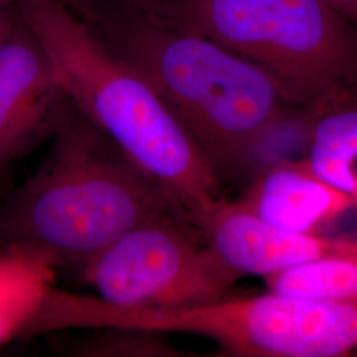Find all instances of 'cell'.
Returning <instances> with one entry per match:
<instances>
[{
  "mask_svg": "<svg viewBox=\"0 0 357 357\" xmlns=\"http://www.w3.org/2000/svg\"><path fill=\"white\" fill-rule=\"evenodd\" d=\"M168 213L181 215L75 110L44 165L0 206V250L40 255L57 268H81L128 230Z\"/></svg>",
  "mask_w": 357,
  "mask_h": 357,
  "instance_id": "obj_3",
  "label": "cell"
},
{
  "mask_svg": "<svg viewBox=\"0 0 357 357\" xmlns=\"http://www.w3.org/2000/svg\"><path fill=\"white\" fill-rule=\"evenodd\" d=\"M73 113L48 54L22 20L0 47V171L53 139Z\"/></svg>",
  "mask_w": 357,
  "mask_h": 357,
  "instance_id": "obj_7",
  "label": "cell"
},
{
  "mask_svg": "<svg viewBox=\"0 0 357 357\" xmlns=\"http://www.w3.org/2000/svg\"><path fill=\"white\" fill-rule=\"evenodd\" d=\"M236 202L270 225L295 233L342 234L357 225L356 204L319 178L305 158L257 168Z\"/></svg>",
  "mask_w": 357,
  "mask_h": 357,
  "instance_id": "obj_9",
  "label": "cell"
},
{
  "mask_svg": "<svg viewBox=\"0 0 357 357\" xmlns=\"http://www.w3.org/2000/svg\"><path fill=\"white\" fill-rule=\"evenodd\" d=\"M88 23L153 85L221 180L255 166L293 114L266 70L211 38L97 0Z\"/></svg>",
  "mask_w": 357,
  "mask_h": 357,
  "instance_id": "obj_1",
  "label": "cell"
},
{
  "mask_svg": "<svg viewBox=\"0 0 357 357\" xmlns=\"http://www.w3.org/2000/svg\"><path fill=\"white\" fill-rule=\"evenodd\" d=\"M298 119L308 166L357 206V84L321 94Z\"/></svg>",
  "mask_w": 357,
  "mask_h": 357,
  "instance_id": "obj_10",
  "label": "cell"
},
{
  "mask_svg": "<svg viewBox=\"0 0 357 357\" xmlns=\"http://www.w3.org/2000/svg\"><path fill=\"white\" fill-rule=\"evenodd\" d=\"M79 268L94 295L115 306L202 303L229 295L241 280L178 213L142 222Z\"/></svg>",
  "mask_w": 357,
  "mask_h": 357,
  "instance_id": "obj_6",
  "label": "cell"
},
{
  "mask_svg": "<svg viewBox=\"0 0 357 357\" xmlns=\"http://www.w3.org/2000/svg\"><path fill=\"white\" fill-rule=\"evenodd\" d=\"M115 6L142 13L153 20H159L166 13L171 0H107Z\"/></svg>",
  "mask_w": 357,
  "mask_h": 357,
  "instance_id": "obj_14",
  "label": "cell"
},
{
  "mask_svg": "<svg viewBox=\"0 0 357 357\" xmlns=\"http://www.w3.org/2000/svg\"><path fill=\"white\" fill-rule=\"evenodd\" d=\"M22 20L16 1H0V47L13 36Z\"/></svg>",
  "mask_w": 357,
  "mask_h": 357,
  "instance_id": "obj_15",
  "label": "cell"
},
{
  "mask_svg": "<svg viewBox=\"0 0 357 357\" xmlns=\"http://www.w3.org/2000/svg\"><path fill=\"white\" fill-rule=\"evenodd\" d=\"M82 339L73 352L81 356H176L178 349L169 344L163 333L125 330L96 328Z\"/></svg>",
  "mask_w": 357,
  "mask_h": 357,
  "instance_id": "obj_13",
  "label": "cell"
},
{
  "mask_svg": "<svg viewBox=\"0 0 357 357\" xmlns=\"http://www.w3.org/2000/svg\"><path fill=\"white\" fill-rule=\"evenodd\" d=\"M107 326L211 339L238 357L357 356V307L270 290L176 307H107Z\"/></svg>",
  "mask_w": 357,
  "mask_h": 357,
  "instance_id": "obj_5",
  "label": "cell"
},
{
  "mask_svg": "<svg viewBox=\"0 0 357 357\" xmlns=\"http://www.w3.org/2000/svg\"><path fill=\"white\" fill-rule=\"evenodd\" d=\"M172 1H174V0H171V3H172ZM171 3H169V6H171ZM169 6H168V7H169ZM167 11V10H166ZM163 15H165V13H163Z\"/></svg>",
  "mask_w": 357,
  "mask_h": 357,
  "instance_id": "obj_18",
  "label": "cell"
},
{
  "mask_svg": "<svg viewBox=\"0 0 357 357\" xmlns=\"http://www.w3.org/2000/svg\"><path fill=\"white\" fill-rule=\"evenodd\" d=\"M56 270L44 257L0 250V347L24 337L54 286Z\"/></svg>",
  "mask_w": 357,
  "mask_h": 357,
  "instance_id": "obj_11",
  "label": "cell"
},
{
  "mask_svg": "<svg viewBox=\"0 0 357 357\" xmlns=\"http://www.w3.org/2000/svg\"><path fill=\"white\" fill-rule=\"evenodd\" d=\"M70 102L192 227L221 199L204 153L153 85L59 0H16Z\"/></svg>",
  "mask_w": 357,
  "mask_h": 357,
  "instance_id": "obj_2",
  "label": "cell"
},
{
  "mask_svg": "<svg viewBox=\"0 0 357 357\" xmlns=\"http://www.w3.org/2000/svg\"><path fill=\"white\" fill-rule=\"evenodd\" d=\"M0 172H1V171H0Z\"/></svg>",
  "mask_w": 357,
  "mask_h": 357,
  "instance_id": "obj_19",
  "label": "cell"
},
{
  "mask_svg": "<svg viewBox=\"0 0 357 357\" xmlns=\"http://www.w3.org/2000/svg\"><path fill=\"white\" fill-rule=\"evenodd\" d=\"M158 22L261 66L295 109L357 84V31L326 0H174Z\"/></svg>",
  "mask_w": 357,
  "mask_h": 357,
  "instance_id": "obj_4",
  "label": "cell"
},
{
  "mask_svg": "<svg viewBox=\"0 0 357 357\" xmlns=\"http://www.w3.org/2000/svg\"><path fill=\"white\" fill-rule=\"evenodd\" d=\"M264 280L270 290L357 307V259H323Z\"/></svg>",
  "mask_w": 357,
  "mask_h": 357,
  "instance_id": "obj_12",
  "label": "cell"
},
{
  "mask_svg": "<svg viewBox=\"0 0 357 357\" xmlns=\"http://www.w3.org/2000/svg\"><path fill=\"white\" fill-rule=\"evenodd\" d=\"M0 1H16V0H0ZM76 13L82 20L91 23L97 15V0H59Z\"/></svg>",
  "mask_w": 357,
  "mask_h": 357,
  "instance_id": "obj_16",
  "label": "cell"
},
{
  "mask_svg": "<svg viewBox=\"0 0 357 357\" xmlns=\"http://www.w3.org/2000/svg\"><path fill=\"white\" fill-rule=\"evenodd\" d=\"M348 24L357 31V0H326Z\"/></svg>",
  "mask_w": 357,
  "mask_h": 357,
  "instance_id": "obj_17",
  "label": "cell"
},
{
  "mask_svg": "<svg viewBox=\"0 0 357 357\" xmlns=\"http://www.w3.org/2000/svg\"><path fill=\"white\" fill-rule=\"evenodd\" d=\"M195 229L236 275L266 278L323 259H357V230L308 234L280 229L236 200L220 199Z\"/></svg>",
  "mask_w": 357,
  "mask_h": 357,
  "instance_id": "obj_8",
  "label": "cell"
}]
</instances>
